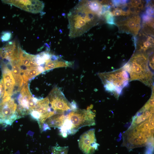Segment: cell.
<instances>
[{
    "instance_id": "cell-1",
    "label": "cell",
    "mask_w": 154,
    "mask_h": 154,
    "mask_svg": "<svg viewBox=\"0 0 154 154\" xmlns=\"http://www.w3.org/2000/svg\"><path fill=\"white\" fill-rule=\"evenodd\" d=\"M101 16L92 9L90 1H79L68 14L69 37L82 35L98 24Z\"/></svg>"
},
{
    "instance_id": "cell-2",
    "label": "cell",
    "mask_w": 154,
    "mask_h": 154,
    "mask_svg": "<svg viewBox=\"0 0 154 154\" xmlns=\"http://www.w3.org/2000/svg\"><path fill=\"white\" fill-rule=\"evenodd\" d=\"M154 115L138 124H131L123 134L121 146L130 151L146 146L153 147Z\"/></svg>"
},
{
    "instance_id": "cell-3",
    "label": "cell",
    "mask_w": 154,
    "mask_h": 154,
    "mask_svg": "<svg viewBox=\"0 0 154 154\" xmlns=\"http://www.w3.org/2000/svg\"><path fill=\"white\" fill-rule=\"evenodd\" d=\"M148 62V55L141 53L134 54L123 67L129 74L130 81L138 80L151 86L153 74L149 67Z\"/></svg>"
},
{
    "instance_id": "cell-4",
    "label": "cell",
    "mask_w": 154,
    "mask_h": 154,
    "mask_svg": "<svg viewBox=\"0 0 154 154\" xmlns=\"http://www.w3.org/2000/svg\"><path fill=\"white\" fill-rule=\"evenodd\" d=\"M106 90L118 98L130 81L128 72L123 68L113 71L98 74Z\"/></svg>"
},
{
    "instance_id": "cell-5",
    "label": "cell",
    "mask_w": 154,
    "mask_h": 154,
    "mask_svg": "<svg viewBox=\"0 0 154 154\" xmlns=\"http://www.w3.org/2000/svg\"><path fill=\"white\" fill-rule=\"evenodd\" d=\"M95 114L90 109L71 110L66 115V118L72 126L70 134L75 133L81 128L95 125Z\"/></svg>"
},
{
    "instance_id": "cell-6",
    "label": "cell",
    "mask_w": 154,
    "mask_h": 154,
    "mask_svg": "<svg viewBox=\"0 0 154 154\" xmlns=\"http://www.w3.org/2000/svg\"><path fill=\"white\" fill-rule=\"evenodd\" d=\"M22 117L13 98L8 97L0 99V125H11L15 121Z\"/></svg>"
},
{
    "instance_id": "cell-7",
    "label": "cell",
    "mask_w": 154,
    "mask_h": 154,
    "mask_svg": "<svg viewBox=\"0 0 154 154\" xmlns=\"http://www.w3.org/2000/svg\"><path fill=\"white\" fill-rule=\"evenodd\" d=\"M56 113L51 108L48 97L39 99L30 114L37 121L41 130L46 120Z\"/></svg>"
},
{
    "instance_id": "cell-8",
    "label": "cell",
    "mask_w": 154,
    "mask_h": 154,
    "mask_svg": "<svg viewBox=\"0 0 154 154\" xmlns=\"http://www.w3.org/2000/svg\"><path fill=\"white\" fill-rule=\"evenodd\" d=\"M48 98L51 108L56 113H68L72 110L71 104L57 87L52 89Z\"/></svg>"
},
{
    "instance_id": "cell-9",
    "label": "cell",
    "mask_w": 154,
    "mask_h": 154,
    "mask_svg": "<svg viewBox=\"0 0 154 154\" xmlns=\"http://www.w3.org/2000/svg\"><path fill=\"white\" fill-rule=\"evenodd\" d=\"M79 148L85 154H92L98 149L99 145L97 143L95 130L92 129L83 133L78 141Z\"/></svg>"
},
{
    "instance_id": "cell-10",
    "label": "cell",
    "mask_w": 154,
    "mask_h": 154,
    "mask_svg": "<svg viewBox=\"0 0 154 154\" xmlns=\"http://www.w3.org/2000/svg\"><path fill=\"white\" fill-rule=\"evenodd\" d=\"M141 18L138 15H132L116 23L119 31L122 33L137 35L141 28Z\"/></svg>"
},
{
    "instance_id": "cell-11",
    "label": "cell",
    "mask_w": 154,
    "mask_h": 154,
    "mask_svg": "<svg viewBox=\"0 0 154 154\" xmlns=\"http://www.w3.org/2000/svg\"><path fill=\"white\" fill-rule=\"evenodd\" d=\"M6 3L11 4L22 10L33 13L40 12L44 6L42 1L39 0H4Z\"/></svg>"
},
{
    "instance_id": "cell-12",
    "label": "cell",
    "mask_w": 154,
    "mask_h": 154,
    "mask_svg": "<svg viewBox=\"0 0 154 154\" xmlns=\"http://www.w3.org/2000/svg\"><path fill=\"white\" fill-rule=\"evenodd\" d=\"M144 32L139 34L136 41L137 53L147 54V53H151L154 46V39L152 35H149Z\"/></svg>"
},
{
    "instance_id": "cell-13",
    "label": "cell",
    "mask_w": 154,
    "mask_h": 154,
    "mask_svg": "<svg viewBox=\"0 0 154 154\" xmlns=\"http://www.w3.org/2000/svg\"><path fill=\"white\" fill-rule=\"evenodd\" d=\"M67 114L64 113H57L50 117L45 121L41 131H42L49 129L50 127L60 128L64 122Z\"/></svg>"
},
{
    "instance_id": "cell-14",
    "label": "cell",
    "mask_w": 154,
    "mask_h": 154,
    "mask_svg": "<svg viewBox=\"0 0 154 154\" xmlns=\"http://www.w3.org/2000/svg\"><path fill=\"white\" fill-rule=\"evenodd\" d=\"M4 81L5 92L3 98L11 97L15 85V82L12 72H9L2 73Z\"/></svg>"
},
{
    "instance_id": "cell-15",
    "label": "cell",
    "mask_w": 154,
    "mask_h": 154,
    "mask_svg": "<svg viewBox=\"0 0 154 154\" xmlns=\"http://www.w3.org/2000/svg\"><path fill=\"white\" fill-rule=\"evenodd\" d=\"M144 2L141 0H132L127 4L129 10L131 15H137L143 10Z\"/></svg>"
},
{
    "instance_id": "cell-16",
    "label": "cell",
    "mask_w": 154,
    "mask_h": 154,
    "mask_svg": "<svg viewBox=\"0 0 154 154\" xmlns=\"http://www.w3.org/2000/svg\"><path fill=\"white\" fill-rule=\"evenodd\" d=\"M113 16L116 17L129 16L131 15L127 11L121 7L115 8L111 12Z\"/></svg>"
},
{
    "instance_id": "cell-17",
    "label": "cell",
    "mask_w": 154,
    "mask_h": 154,
    "mask_svg": "<svg viewBox=\"0 0 154 154\" xmlns=\"http://www.w3.org/2000/svg\"><path fill=\"white\" fill-rule=\"evenodd\" d=\"M107 23L109 24L115 25L114 16L110 10L107 12L104 15Z\"/></svg>"
},
{
    "instance_id": "cell-18",
    "label": "cell",
    "mask_w": 154,
    "mask_h": 154,
    "mask_svg": "<svg viewBox=\"0 0 154 154\" xmlns=\"http://www.w3.org/2000/svg\"><path fill=\"white\" fill-rule=\"evenodd\" d=\"M37 66L31 68L30 69H28L29 80L31 79L33 77L40 73L37 70Z\"/></svg>"
},
{
    "instance_id": "cell-19",
    "label": "cell",
    "mask_w": 154,
    "mask_h": 154,
    "mask_svg": "<svg viewBox=\"0 0 154 154\" xmlns=\"http://www.w3.org/2000/svg\"><path fill=\"white\" fill-rule=\"evenodd\" d=\"M12 34L9 31H4L2 33L1 39L3 42H7L11 38Z\"/></svg>"
},
{
    "instance_id": "cell-20",
    "label": "cell",
    "mask_w": 154,
    "mask_h": 154,
    "mask_svg": "<svg viewBox=\"0 0 154 154\" xmlns=\"http://www.w3.org/2000/svg\"><path fill=\"white\" fill-rule=\"evenodd\" d=\"M142 19L143 24L153 22V17L149 16L145 13H144L142 15Z\"/></svg>"
},
{
    "instance_id": "cell-21",
    "label": "cell",
    "mask_w": 154,
    "mask_h": 154,
    "mask_svg": "<svg viewBox=\"0 0 154 154\" xmlns=\"http://www.w3.org/2000/svg\"><path fill=\"white\" fill-rule=\"evenodd\" d=\"M0 99H1L3 96L5 92V87L3 78H2L0 81Z\"/></svg>"
},
{
    "instance_id": "cell-22",
    "label": "cell",
    "mask_w": 154,
    "mask_h": 154,
    "mask_svg": "<svg viewBox=\"0 0 154 154\" xmlns=\"http://www.w3.org/2000/svg\"><path fill=\"white\" fill-rule=\"evenodd\" d=\"M153 9L152 7L149 5L147 7L145 13L149 16L153 17Z\"/></svg>"
},
{
    "instance_id": "cell-23",
    "label": "cell",
    "mask_w": 154,
    "mask_h": 154,
    "mask_svg": "<svg viewBox=\"0 0 154 154\" xmlns=\"http://www.w3.org/2000/svg\"><path fill=\"white\" fill-rule=\"evenodd\" d=\"M149 62L150 67L153 69L154 68V56L152 54L149 58Z\"/></svg>"
},
{
    "instance_id": "cell-24",
    "label": "cell",
    "mask_w": 154,
    "mask_h": 154,
    "mask_svg": "<svg viewBox=\"0 0 154 154\" xmlns=\"http://www.w3.org/2000/svg\"><path fill=\"white\" fill-rule=\"evenodd\" d=\"M0 92H1V91H0Z\"/></svg>"
}]
</instances>
